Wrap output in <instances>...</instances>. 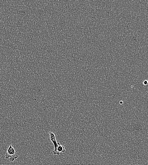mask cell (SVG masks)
I'll use <instances>...</instances> for the list:
<instances>
[{"instance_id":"6da1fadb","label":"cell","mask_w":148,"mask_h":165,"mask_svg":"<svg viewBox=\"0 0 148 165\" xmlns=\"http://www.w3.org/2000/svg\"><path fill=\"white\" fill-rule=\"evenodd\" d=\"M19 155V153L13 148L12 145L11 144L7 150L5 155V158L6 159H9L10 161L13 162L17 158Z\"/></svg>"},{"instance_id":"7a4b0ae2","label":"cell","mask_w":148,"mask_h":165,"mask_svg":"<svg viewBox=\"0 0 148 165\" xmlns=\"http://www.w3.org/2000/svg\"><path fill=\"white\" fill-rule=\"evenodd\" d=\"M49 134L50 136V141H51L53 143L54 146V148H55V149H54L53 151V154L56 152L57 148H58L60 144L59 143L57 142L56 140L55 135L53 133L51 132H50L49 133Z\"/></svg>"},{"instance_id":"3957f363","label":"cell","mask_w":148,"mask_h":165,"mask_svg":"<svg viewBox=\"0 0 148 165\" xmlns=\"http://www.w3.org/2000/svg\"><path fill=\"white\" fill-rule=\"evenodd\" d=\"M65 152L66 150L64 148V146L60 145L57 148L56 152L53 153V155H56L57 154V155H61Z\"/></svg>"}]
</instances>
